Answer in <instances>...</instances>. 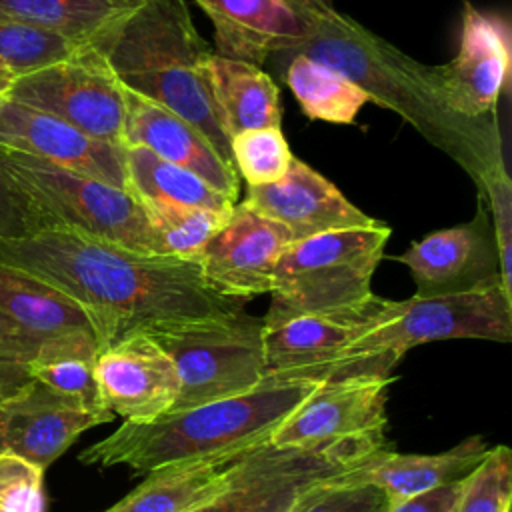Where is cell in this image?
I'll return each mask as SVG.
<instances>
[{"instance_id":"d590c367","label":"cell","mask_w":512,"mask_h":512,"mask_svg":"<svg viewBox=\"0 0 512 512\" xmlns=\"http://www.w3.org/2000/svg\"><path fill=\"white\" fill-rule=\"evenodd\" d=\"M46 226L42 212L10 172L0 146V240L22 238Z\"/></svg>"},{"instance_id":"7a4b0ae2","label":"cell","mask_w":512,"mask_h":512,"mask_svg":"<svg viewBox=\"0 0 512 512\" xmlns=\"http://www.w3.org/2000/svg\"><path fill=\"white\" fill-rule=\"evenodd\" d=\"M292 52L340 72L370 102L396 112L466 170L478 190L504 164L496 120L468 118L450 110L436 90L430 66L412 60L336 8L328 10L312 38Z\"/></svg>"},{"instance_id":"f1b7e54d","label":"cell","mask_w":512,"mask_h":512,"mask_svg":"<svg viewBox=\"0 0 512 512\" xmlns=\"http://www.w3.org/2000/svg\"><path fill=\"white\" fill-rule=\"evenodd\" d=\"M284 82L298 100L300 110L310 120L330 124H354L360 108L370 102L368 96L340 72L308 58L300 52H288Z\"/></svg>"},{"instance_id":"3957f363","label":"cell","mask_w":512,"mask_h":512,"mask_svg":"<svg viewBox=\"0 0 512 512\" xmlns=\"http://www.w3.org/2000/svg\"><path fill=\"white\" fill-rule=\"evenodd\" d=\"M324 380L266 376L248 392L206 402L152 422H124L116 432L78 454L86 466H128L134 472L180 462L240 454L268 442L272 432Z\"/></svg>"},{"instance_id":"e575fe53","label":"cell","mask_w":512,"mask_h":512,"mask_svg":"<svg viewBox=\"0 0 512 512\" xmlns=\"http://www.w3.org/2000/svg\"><path fill=\"white\" fill-rule=\"evenodd\" d=\"M44 470L16 454L0 452V512H44Z\"/></svg>"},{"instance_id":"4dcf8cb0","label":"cell","mask_w":512,"mask_h":512,"mask_svg":"<svg viewBox=\"0 0 512 512\" xmlns=\"http://www.w3.org/2000/svg\"><path fill=\"white\" fill-rule=\"evenodd\" d=\"M80 48L82 44L58 34L0 16V68L14 78L58 62Z\"/></svg>"},{"instance_id":"9c48e42d","label":"cell","mask_w":512,"mask_h":512,"mask_svg":"<svg viewBox=\"0 0 512 512\" xmlns=\"http://www.w3.org/2000/svg\"><path fill=\"white\" fill-rule=\"evenodd\" d=\"M4 158L42 212L46 228L60 226L152 254L144 212L130 192L8 148Z\"/></svg>"},{"instance_id":"ba28073f","label":"cell","mask_w":512,"mask_h":512,"mask_svg":"<svg viewBox=\"0 0 512 512\" xmlns=\"http://www.w3.org/2000/svg\"><path fill=\"white\" fill-rule=\"evenodd\" d=\"M386 446V436L314 448L258 444L236 458L224 492L196 512H300L342 474Z\"/></svg>"},{"instance_id":"4316f807","label":"cell","mask_w":512,"mask_h":512,"mask_svg":"<svg viewBox=\"0 0 512 512\" xmlns=\"http://www.w3.org/2000/svg\"><path fill=\"white\" fill-rule=\"evenodd\" d=\"M100 342L94 334H72L46 344L28 364V378L42 382L58 394H64L86 410L106 418H114L102 404L94 362Z\"/></svg>"},{"instance_id":"d4e9b609","label":"cell","mask_w":512,"mask_h":512,"mask_svg":"<svg viewBox=\"0 0 512 512\" xmlns=\"http://www.w3.org/2000/svg\"><path fill=\"white\" fill-rule=\"evenodd\" d=\"M208 80L228 138L246 130L280 126V90L260 66L212 54Z\"/></svg>"},{"instance_id":"83f0119b","label":"cell","mask_w":512,"mask_h":512,"mask_svg":"<svg viewBox=\"0 0 512 512\" xmlns=\"http://www.w3.org/2000/svg\"><path fill=\"white\" fill-rule=\"evenodd\" d=\"M122 148L126 164V190L134 198L186 204L216 212H228L236 204L194 172L166 162L142 146Z\"/></svg>"},{"instance_id":"5bb4252c","label":"cell","mask_w":512,"mask_h":512,"mask_svg":"<svg viewBox=\"0 0 512 512\" xmlns=\"http://www.w3.org/2000/svg\"><path fill=\"white\" fill-rule=\"evenodd\" d=\"M214 24L216 54L260 66L304 46L332 0H194Z\"/></svg>"},{"instance_id":"f546056e","label":"cell","mask_w":512,"mask_h":512,"mask_svg":"<svg viewBox=\"0 0 512 512\" xmlns=\"http://www.w3.org/2000/svg\"><path fill=\"white\" fill-rule=\"evenodd\" d=\"M136 200L148 224L152 254L196 262L206 242L222 228L232 210L216 212L174 202Z\"/></svg>"},{"instance_id":"ac0fdd59","label":"cell","mask_w":512,"mask_h":512,"mask_svg":"<svg viewBox=\"0 0 512 512\" xmlns=\"http://www.w3.org/2000/svg\"><path fill=\"white\" fill-rule=\"evenodd\" d=\"M478 200L472 220L436 230L396 256L414 278V296L452 294L492 280L502 282L490 216L484 198Z\"/></svg>"},{"instance_id":"74e56055","label":"cell","mask_w":512,"mask_h":512,"mask_svg":"<svg viewBox=\"0 0 512 512\" xmlns=\"http://www.w3.org/2000/svg\"><path fill=\"white\" fill-rule=\"evenodd\" d=\"M462 480H456V482H450V484L440 486L436 490L412 496L404 502L384 506L382 512H452V506L458 498Z\"/></svg>"},{"instance_id":"1f68e13d","label":"cell","mask_w":512,"mask_h":512,"mask_svg":"<svg viewBox=\"0 0 512 512\" xmlns=\"http://www.w3.org/2000/svg\"><path fill=\"white\" fill-rule=\"evenodd\" d=\"M230 156L248 186L280 182L292 164L290 146L280 126L246 130L230 138Z\"/></svg>"},{"instance_id":"8d00e7d4","label":"cell","mask_w":512,"mask_h":512,"mask_svg":"<svg viewBox=\"0 0 512 512\" xmlns=\"http://www.w3.org/2000/svg\"><path fill=\"white\" fill-rule=\"evenodd\" d=\"M384 506L386 500L378 486L350 482L342 474L300 512H382Z\"/></svg>"},{"instance_id":"5b68a950","label":"cell","mask_w":512,"mask_h":512,"mask_svg":"<svg viewBox=\"0 0 512 512\" xmlns=\"http://www.w3.org/2000/svg\"><path fill=\"white\" fill-rule=\"evenodd\" d=\"M454 338L512 340V294L500 280L452 294L390 300L380 320L324 370L322 380L386 378L410 348Z\"/></svg>"},{"instance_id":"2e32d148","label":"cell","mask_w":512,"mask_h":512,"mask_svg":"<svg viewBox=\"0 0 512 512\" xmlns=\"http://www.w3.org/2000/svg\"><path fill=\"white\" fill-rule=\"evenodd\" d=\"M94 376L104 408L134 424L164 416L180 390L174 362L144 330L124 334L102 348Z\"/></svg>"},{"instance_id":"e0dca14e","label":"cell","mask_w":512,"mask_h":512,"mask_svg":"<svg viewBox=\"0 0 512 512\" xmlns=\"http://www.w3.org/2000/svg\"><path fill=\"white\" fill-rule=\"evenodd\" d=\"M386 378H348L324 382L268 438L272 446L314 448L338 440L384 436Z\"/></svg>"},{"instance_id":"6da1fadb","label":"cell","mask_w":512,"mask_h":512,"mask_svg":"<svg viewBox=\"0 0 512 512\" xmlns=\"http://www.w3.org/2000/svg\"><path fill=\"white\" fill-rule=\"evenodd\" d=\"M0 262L78 302L94 324L100 350L156 324L244 308V302L216 294L196 260L144 254L60 226L0 240Z\"/></svg>"},{"instance_id":"8fae6325","label":"cell","mask_w":512,"mask_h":512,"mask_svg":"<svg viewBox=\"0 0 512 512\" xmlns=\"http://www.w3.org/2000/svg\"><path fill=\"white\" fill-rule=\"evenodd\" d=\"M72 334L96 336L86 310L54 286L0 262V396L30 380L28 364L46 344Z\"/></svg>"},{"instance_id":"d6a6232c","label":"cell","mask_w":512,"mask_h":512,"mask_svg":"<svg viewBox=\"0 0 512 512\" xmlns=\"http://www.w3.org/2000/svg\"><path fill=\"white\" fill-rule=\"evenodd\" d=\"M512 454L500 444L462 480L452 512H510Z\"/></svg>"},{"instance_id":"836d02e7","label":"cell","mask_w":512,"mask_h":512,"mask_svg":"<svg viewBox=\"0 0 512 512\" xmlns=\"http://www.w3.org/2000/svg\"><path fill=\"white\" fill-rule=\"evenodd\" d=\"M492 216V234L500 260V276L506 292L512 294V180L506 164H500L478 190Z\"/></svg>"},{"instance_id":"30bf717a","label":"cell","mask_w":512,"mask_h":512,"mask_svg":"<svg viewBox=\"0 0 512 512\" xmlns=\"http://www.w3.org/2000/svg\"><path fill=\"white\" fill-rule=\"evenodd\" d=\"M8 100L52 114L96 140L124 142V88L92 46L14 78Z\"/></svg>"},{"instance_id":"277c9868","label":"cell","mask_w":512,"mask_h":512,"mask_svg":"<svg viewBox=\"0 0 512 512\" xmlns=\"http://www.w3.org/2000/svg\"><path fill=\"white\" fill-rule=\"evenodd\" d=\"M92 48L122 86L182 116L234 168L208 80L214 52L196 30L186 0H142Z\"/></svg>"},{"instance_id":"7c38bea8","label":"cell","mask_w":512,"mask_h":512,"mask_svg":"<svg viewBox=\"0 0 512 512\" xmlns=\"http://www.w3.org/2000/svg\"><path fill=\"white\" fill-rule=\"evenodd\" d=\"M390 300L372 294L360 304L262 318L266 376H312L322 380L340 354L384 314Z\"/></svg>"},{"instance_id":"4fadbf2b","label":"cell","mask_w":512,"mask_h":512,"mask_svg":"<svg viewBox=\"0 0 512 512\" xmlns=\"http://www.w3.org/2000/svg\"><path fill=\"white\" fill-rule=\"evenodd\" d=\"M458 40L456 56L442 66H430V74L450 110L484 118L496 110L510 78L508 20L464 0Z\"/></svg>"},{"instance_id":"44dd1931","label":"cell","mask_w":512,"mask_h":512,"mask_svg":"<svg viewBox=\"0 0 512 512\" xmlns=\"http://www.w3.org/2000/svg\"><path fill=\"white\" fill-rule=\"evenodd\" d=\"M242 202L254 212L288 228L294 242L322 232L368 226L374 222V218L356 208L334 182L298 158H292L288 174L280 182L248 186Z\"/></svg>"},{"instance_id":"484cf974","label":"cell","mask_w":512,"mask_h":512,"mask_svg":"<svg viewBox=\"0 0 512 512\" xmlns=\"http://www.w3.org/2000/svg\"><path fill=\"white\" fill-rule=\"evenodd\" d=\"M142 0H0V16L92 46Z\"/></svg>"},{"instance_id":"ffe728a7","label":"cell","mask_w":512,"mask_h":512,"mask_svg":"<svg viewBox=\"0 0 512 512\" xmlns=\"http://www.w3.org/2000/svg\"><path fill=\"white\" fill-rule=\"evenodd\" d=\"M0 146L126 190L122 146L96 140L52 114L8 98L0 104Z\"/></svg>"},{"instance_id":"52a82bcc","label":"cell","mask_w":512,"mask_h":512,"mask_svg":"<svg viewBox=\"0 0 512 512\" xmlns=\"http://www.w3.org/2000/svg\"><path fill=\"white\" fill-rule=\"evenodd\" d=\"M176 366L180 390L166 414L252 390L266 378L262 318L244 308L144 330Z\"/></svg>"},{"instance_id":"f35d334b","label":"cell","mask_w":512,"mask_h":512,"mask_svg":"<svg viewBox=\"0 0 512 512\" xmlns=\"http://www.w3.org/2000/svg\"><path fill=\"white\" fill-rule=\"evenodd\" d=\"M12 82H14V76H12L10 72H6V70L0 68V104L8 98V92H10Z\"/></svg>"},{"instance_id":"d6986e66","label":"cell","mask_w":512,"mask_h":512,"mask_svg":"<svg viewBox=\"0 0 512 512\" xmlns=\"http://www.w3.org/2000/svg\"><path fill=\"white\" fill-rule=\"evenodd\" d=\"M104 422L76 400L30 378L0 396V452L46 470L84 430Z\"/></svg>"},{"instance_id":"7402d4cb","label":"cell","mask_w":512,"mask_h":512,"mask_svg":"<svg viewBox=\"0 0 512 512\" xmlns=\"http://www.w3.org/2000/svg\"><path fill=\"white\" fill-rule=\"evenodd\" d=\"M122 88L126 102L122 146H142L158 158L194 172L214 190L238 202L240 176L192 124L170 108Z\"/></svg>"},{"instance_id":"8992f818","label":"cell","mask_w":512,"mask_h":512,"mask_svg":"<svg viewBox=\"0 0 512 512\" xmlns=\"http://www.w3.org/2000/svg\"><path fill=\"white\" fill-rule=\"evenodd\" d=\"M390 232L374 220L292 242L274 266L266 316L336 310L370 298Z\"/></svg>"},{"instance_id":"9a60e30c","label":"cell","mask_w":512,"mask_h":512,"mask_svg":"<svg viewBox=\"0 0 512 512\" xmlns=\"http://www.w3.org/2000/svg\"><path fill=\"white\" fill-rule=\"evenodd\" d=\"M294 242L282 224L236 202L198 256L204 282L220 296L248 302L270 292L278 258Z\"/></svg>"},{"instance_id":"cb8c5ba5","label":"cell","mask_w":512,"mask_h":512,"mask_svg":"<svg viewBox=\"0 0 512 512\" xmlns=\"http://www.w3.org/2000/svg\"><path fill=\"white\" fill-rule=\"evenodd\" d=\"M240 454L168 464L146 472L142 484L104 512H196L224 492L230 468Z\"/></svg>"},{"instance_id":"603a6c76","label":"cell","mask_w":512,"mask_h":512,"mask_svg":"<svg viewBox=\"0 0 512 512\" xmlns=\"http://www.w3.org/2000/svg\"><path fill=\"white\" fill-rule=\"evenodd\" d=\"M488 450L480 434L468 436L440 454H400L386 446L350 468L346 480L378 486L386 506H392L466 478Z\"/></svg>"}]
</instances>
